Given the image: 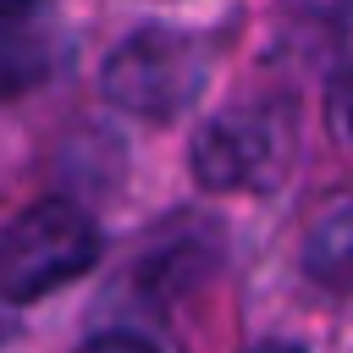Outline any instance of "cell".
I'll list each match as a JSON object with an SVG mask.
<instances>
[{
  "label": "cell",
  "mask_w": 353,
  "mask_h": 353,
  "mask_svg": "<svg viewBox=\"0 0 353 353\" xmlns=\"http://www.w3.org/2000/svg\"><path fill=\"white\" fill-rule=\"evenodd\" d=\"M99 259V226L72 199H44L0 232V298L33 303Z\"/></svg>",
  "instance_id": "1"
},
{
  "label": "cell",
  "mask_w": 353,
  "mask_h": 353,
  "mask_svg": "<svg viewBox=\"0 0 353 353\" xmlns=\"http://www.w3.org/2000/svg\"><path fill=\"white\" fill-rule=\"evenodd\" d=\"M99 83L116 110L143 116V121H171L176 110H188V99L204 83V50L193 33L138 28L110 50Z\"/></svg>",
  "instance_id": "2"
},
{
  "label": "cell",
  "mask_w": 353,
  "mask_h": 353,
  "mask_svg": "<svg viewBox=\"0 0 353 353\" xmlns=\"http://www.w3.org/2000/svg\"><path fill=\"white\" fill-rule=\"evenodd\" d=\"M287 165V127L276 110H226L193 138V176L215 193L265 188Z\"/></svg>",
  "instance_id": "3"
},
{
  "label": "cell",
  "mask_w": 353,
  "mask_h": 353,
  "mask_svg": "<svg viewBox=\"0 0 353 353\" xmlns=\"http://www.w3.org/2000/svg\"><path fill=\"white\" fill-rule=\"evenodd\" d=\"M303 276L336 298H353V199L331 204L303 237Z\"/></svg>",
  "instance_id": "4"
},
{
  "label": "cell",
  "mask_w": 353,
  "mask_h": 353,
  "mask_svg": "<svg viewBox=\"0 0 353 353\" xmlns=\"http://www.w3.org/2000/svg\"><path fill=\"white\" fill-rule=\"evenodd\" d=\"M331 121L342 127V138L353 143V72H342L331 83Z\"/></svg>",
  "instance_id": "5"
},
{
  "label": "cell",
  "mask_w": 353,
  "mask_h": 353,
  "mask_svg": "<svg viewBox=\"0 0 353 353\" xmlns=\"http://www.w3.org/2000/svg\"><path fill=\"white\" fill-rule=\"evenodd\" d=\"M77 353H154L143 336H132V331H105V336H88Z\"/></svg>",
  "instance_id": "6"
},
{
  "label": "cell",
  "mask_w": 353,
  "mask_h": 353,
  "mask_svg": "<svg viewBox=\"0 0 353 353\" xmlns=\"http://www.w3.org/2000/svg\"><path fill=\"white\" fill-rule=\"evenodd\" d=\"M44 6H50V0H0V39L17 33V28H22L33 11H44Z\"/></svg>",
  "instance_id": "7"
},
{
  "label": "cell",
  "mask_w": 353,
  "mask_h": 353,
  "mask_svg": "<svg viewBox=\"0 0 353 353\" xmlns=\"http://www.w3.org/2000/svg\"><path fill=\"white\" fill-rule=\"evenodd\" d=\"M254 353H303V347H292V342H265V347H254Z\"/></svg>",
  "instance_id": "8"
}]
</instances>
